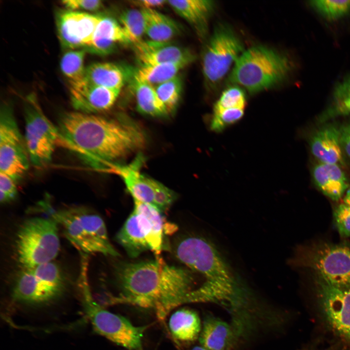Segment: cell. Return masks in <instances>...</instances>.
Here are the masks:
<instances>
[{
  "label": "cell",
  "mask_w": 350,
  "mask_h": 350,
  "mask_svg": "<svg viewBox=\"0 0 350 350\" xmlns=\"http://www.w3.org/2000/svg\"><path fill=\"white\" fill-rule=\"evenodd\" d=\"M129 44L131 42L120 23L111 17L101 16L91 41L85 50L105 55L114 52L120 45Z\"/></svg>",
  "instance_id": "cell-20"
},
{
  "label": "cell",
  "mask_w": 350,
  "mask_h": 350,
  "mask_svg": "<svg viewBox=\"0 0 350 350\" xmlns=\"http://www.w3.org/2000/svg\"><path fill=\"white\" fill-rule=\"evenodd\" d=\"M85 50L78 49L70 50L63 55L60 63V69L68 80L69 85H74L85 80Z\"/></svg>",
  "instance_id": "cell-29"
},
{
  "label": "cell",
  "mask_w": 350,
  "mask_h": 350,
  "mask_svg": "<svg viewBox=\"0 0 350 350\" xmlns=\"http://www.w3.org/2000/svg\"><path fill=\"white\" fill-rule=\"evenodd\" d=\"M157 93L168 113L176 108L182 91L183 82L177 75L172 79L154 87Z\"/></svg>",
  "instance_id": "cell-31"
},
{
  "label": "cell",
  "mask_w": 350,
  "mask_h": 350,
  "mask_svg": "<svg viewBox=\"0 0 350 350\" xmlns=\"http://www.w3.org/2000/svg\"><path fill=\"white\" fill-rule=\"evenodd\" d=\"M310 4L327 19L339 18L350 12V0H315Z\"/></svg>",
  "instance_id": "cell-32"
},
{
  "label": "cell",
  "mask_w": 350,
  "mask_h": 350,
  "mask_svg": "<svg viewBox=\"0 0 350 350\" xmlns=\"http://www.w3.org/2000/svg\"><path fill=\"white\" fill-rule=\"evenodd\" d=\"M58 224L52 218L33 217L24 221L16 235L15 250L22 269L52 262L58 255Z\"/></svg>",
  "instance_id": "cell-5"
},
{
  "label": "cell",
  "mask_w": 350,
  "mask_h": 350,
  "mask_svg": "<svg viewBox=\"0 0 350 350\" xmlns=\"http://www.w3.org/2000/svg\"><path fill=\"white\" fill-rule=\"evenodd\" d=\"M134 51L140 65L175 63L189 65L195 59L192 51L172 41L143 40L134 45Z\"/></svg>",
  "instance_id": "cell-17"
},
{
  "label": "cell",
  "mask_w": 350,
  "mask_h": 350,
  "mask_svg": "<svg viewBox=\"0 0 350 350\" xmlns=\"http://www.w3.org/2000/svg\"><path fill=\"white\" fill-rule=\"evenodd\" d=\"M119 19L131 43L134 45L143 40V36L145 35V21L141 9H126L121 13Z\"/></svg>",
  "instance_id": "cell-30"
},
{
  "label": "cell",
  "mask_w": 350,
  "mask_h": 350,
  "mask_svg": "<svg viewBox=\"0 0 350 350\" xmlns=\"http://www.w3.org/2000/svg\"><path fill=\"white\" fill-rule=\"evenodd\" d=\"M350 114V93L333 96L332 105L321 117L326 120L335 117Z\"/></svg>",
  "instance_id": "cell-36"
},
{
  "label": "cell",
  "mask_w": 350,
  "mask_h": 350,
  "mask_svg": "<svg viewBox=\"0 0 350 350\" xmlns=\"http://www.w3.org/2000/svg\"><path fill=\"white\" fill-rule=\"evenodd\" d=\"M174 256L192 271L204 276L206 281L234 284L232 273L214 245L195 235L177 238L171 248Z\"/></svg>",
  "instance_id": "cell-7"
},
{
  "label": "cell",
  "mask_w": 350,
  "mask_h": 350,
  "mask_svg": "<svg viewBox=\"0 0 350 350\" xmlns=\"http://www.w3.org/2000/svg\"><path fill=\"white\" fill-rule=\"evenodd\" d=\"M191 350H208L202 346H196L191 349Z\"/></svg>",
  "instance_id": "cell-44"
},
{
  "label": "cell",
  "mask_w": 350,
  "mask_h": 350,
  "mask_svg": "<svg viewBox=\"0 0 350 350\" xmlns=\"http://www.w3.org/2000/svg\"><path fill=\"white\" fill-rule=\"evenodd\" d=\"M312 154L324 164H344V153L339 136V127L329 124L322 126L312 135L310 140Z\"/></svg>",
  "instance_id": "cell-19"
},
{
  "label": "cell",
  "mask_w": 350,
  "mask_h": 350,
  "mask_svg": "<svg viewBox=\"0 0 350 350\" xmlns=\"http://www.w3.org/2000/svg\"><path fill=\"white\" fill-rule=\"evenodd\" d=\"M136 6L141 10L155 9L164 6L167 3V0H138L132 1Z\"/></svg>",
  "instance_id": "cell-41"
},
{
  "label": "cell",
  "mask_w": 350,
  "mask_h": 350,
  "mask_svg": "<svg viewBox=\"0 0 350 350\" xmlns=\"http://www.w3.org/2000/svg\"><path fill=\"white\" fill-rule=\"evenodd\" d=\"M154 226L150 219L140 211L134 209L117 233V242L129 257L134 258L151 250L153 241Z\"/></svg>",
  "instance_id": "cell-15"
},
{
  "label": "cell",
  "mask_w": 350,
  "mask_h": 350,
  "mask_svg": "<svg viewBox=\"0 0 350 350\" xmlns=\"http://www.w3.org/2000/svg\"><path fill=\"white\" fill-rule=\"evenodd\" d=\"M291 66L286 55L265 46H253L244 51L238 58L229 80L250 93H255L282 82Z\"/></svg>",
  "instance_id": "cell-3"
},
{
  "label": "cell",
  "mask_w": 350,
  "mask_h": 350,
  "mask_svg": "<svg viewBox=\"0 0 350 350\" xmlns=\"http://www.w3.org/2000/svg\"><path fill=\"white\" fill-rule=\"evenodd\" d=\"M315 183L322 193L334 201L341 198L349 183L340 166L318 162L312 170Z\"/></svg>",
  "instance_id": "cell-21"
},
{
  "label": "cell",
  "mask_w": 350,
  "mask_h": 350,
  "mask_svg": "<svg viewBox=\"0 0 350 350\" xmlns=\"http://www.w3.org/2000/svg\"><path fill=\"white\" fill-rule=\"evenodd\" d=\"M86 285L84 286V307L94 331L129 350H144L142 338L148 326H134L125 317L102 307L93 300Z\"/></svg>",
  "instance_id": "cell-11"
},
{
  "label": "cell",
  "mask_w": 350,
  "mask_h": 350,
  "mask_svg": "<svg viewBox=\"0 0 350 350\" xmlns=\"http://www.w3.org/2000/svg\"><path fill=\"white\" fill-rule=\"evenodd\" d=\"M133 82L136 108L138 112L155 117H164L168 114V112L154 86L134 78Z\"/></svg>",
  "instance_id": "cell-27"
},
{
  "label": "cell",
  "mask_w": 350,
  "mask_h": 350,
  "mask_svg": "<svg viewBox=\"0 0 350 350\" xmlns=\"http://www.w3.org/2000/svg\"><path fill=\"white\" fill-rule=\"evenodd\" d=\"M233 339L230 325L211 315H205L199 337L201 346L208 350H227Z\"/></svg>",
  "instance_id": "cell-24"
},
{
  "label": "cell",
  "mask_w": 350,
  "mask_h": 350,
  "mask_svg": "<svg viewBox=\"0 0 350 350\" xmlns=\"http://www.w3.org/2000/svg\"><path fill=\"white\" fill-rule=\"evenodd\" d=\"M339 136L343 153L350 158V121L339 127Z\"/></svg>",
  "instance_id": "cell-40"
},
{
  "label": "cell",
  "mask_w": 350,
  "mask_h": 350,
  "mask_svg": "<svg viewBox=\"0 0 350 350\" xmlns=\"http://www.w3.org/2000/svg\"><path fill=\"white\" fill-rule=\"evenodd\" d=\"M118 295L111 300L154 311L163 320L175 307L187 303L195 279L189 268L168 264L160 256L138 262H120L115 267Z\"/></svg>",
  "instance_id": "cell-1"
},
{
  "label": "cell",
  "mask_w": 350,
  "mask_h": 350,
  "mask_svg": "<svg viewBox=\"0 0 350 350\" xmlns=\"http://www.w3.org/2000/svg\"><path fill=\"white\" fill-rule=\"evenodd\" d=\"M130 74L129 69L120 65L97 62L86 68L85 78L89 84L96 86L122 89Z\"/></svg>",
  "instance_id": "cell-23"
},
{
  "label": "cell",
  "mask_w": 350,
  "mask_h": 350,
  "mask_svg": "<svg viewBox=\"0 0 350 350\" xmlns=\"http://www.w3.org/2000/svg\"><path fill=\"white\" fill-rule=\"evenodd\" d=\"M18 194L16 181L7 175L0 172V201L5 204L14 200Z\"/></svg>",
  "instance_id": "cell-38"
},
{
  "label": "cell",
  "mask_w": 350,
  "mask_h": 350,
  "mask_svg": "<svg viewBox=\"0 0 350 350\" xmlns=\"http://www.w3.org/2000/svg\"><path fill=\"white\" fill-rule=\"evenodd\" d=\"M155 192L154 206L161 212L166 211L175 199V193L157 180L151 178Z\"/></svg>",
  "instance_id": "cell-35"
},
{
  "label": "cell",
  "mask_w": 350,
  "mask_h": 350,
  "mask_svg": "<svg viewBox=\"0 0 350 350\" xmlns=\"http://www.w3.org/2000/svg\"><path fill=\"white\" fill-rule=\"evenodd\" d=\"M141 10L145 21V34L148 36L149 40L159 42L170 41L179 35L180 27L171 18L157 10Z\"/></svg>",
  "instance_id": "cell-26"
},
{
  "label": "cell",
  "mask_w": 350,
  "mask_h": 350,
  "mask_svg": "<svg viewBox=\"0 0 350 350\" xmlns=\"http://www.w3.org/2000/svg\"><path fill=\"white\" fill-rule=\"evenodd\" d=\"M169 328L176 340L182 342H192L199 338L202 327L196 312L182 308L172 314L169 320Z\"/></svg>",
  "instance_id": "cell-25"
},
{
  "label": "cell",
  "mask_w": 350,
  "mask_h": 350,
  "mask_svg": "<svg viewBox=\"0 0 350 350\" xmlns=\"http://www.w3.org/2000/svg\"><path fill=\"white\" fill-rule=\"evenodd\" d=\"M244 113V109L238 108L213 113L210 121V128L216 132H221L227 126L239 121Z\"/></svg>",
  "instance_id": "cell-34"
},
{
  "label": "cell",
  "mask_w": 350,
  "mask_h": 350,
  "mask_svg": "<svg viewBox=\"0 0 350 350\" xmlns=\"http://www.w3.org/2000/svg\"><path fill=\"white\" fill-rule=\"evenodd\" d=\"M343 203L350 206V187L347 190L343 199Z\"/></svg>",
  "instance_id": "cell-43"
},
{
  "label": "cell",
  "mask_w": 350,
  "mask_h": 350,
  "mask_svg": "<svg viewBox=\"0 0 350 350\" xmlns=\"http://www.w3.org/2000/svg\"><path fill=\"white\" fill-rule=\"evenodd\" d=\"M246 98L244 91L239 87L232 86L224 90L215 103L213 113L231 108L245 109Z\"/></svg>",
  "instance_id": "cell-33"
},
{
  "label": "cell",
  "mask_w": 350,
  "mask_h": 350,
  "mask_svg": "<svg viewBox=\"0 0 350 350\" xmlns=\"http://www.w3.org/2000/svg\"><path fill=\"white\" fill-rule=\"evenodd\" d=\"M350 93V76L345 78L335 88L333 96Z\"/></svg>",
  "instance_id": "cell-42"
},
{
  "label": "cell",
  "mask_w": 350,
  "mask_h": 350,
  "mask_svg": "<svg viewBox=\"0 0 350 350\" xmlns=\"http://www.w3.org/2000/svg\"><path fill=\"white\" fill-rule=\"evenodd\" d=\"M61 144L98 169L109 167L144 148L143 130L129 119H109L80 112L65 113L58 121Z\"/></svg>",
  "instance_id": "cell-2"
},
{
  "label": "cell",
  "mask_w": 350,
  "mask_h": 350,
  "mask_svg": "<svg viewBox=\"0 0 350 350\" xmlns=\"http://www.w3.org/2000/svg\"><path fill=\"white\" fill-rule=\"evenodd\" d=\"M71 103L78 112L93 114L110 109L117 101L121 89L96 86L85 79L70 86Z\"/></svg>",
  "instance_id": "cell-16"
},
{
  "label": "cell",
  "mask_w": 350,
  "mask_h": 350,
  "mask_svg": "<svg viewBox=\"0 0 350 350\" xmlns=\"http://www.w3.org/2000/svg\"><path fill=\"white\" fill-rule=\"evenodd\" d=\"M244 46L233 31L218 25L206 43L202 56V67L206 83L217 85L244 52Z\"/></svg>",
  "instance_id": "cell-10"
},
{
  "label": "cell",
  "mask_w": 350,
  "mask_h": 350,
  "mask_svg": "<svg viewBox=\"0 0 350 350\" xmlns=\"http://www.w3.org/2000/svg\"><path fill=\"white\" fill-rule=\"evenodd\" d=\"M101 16L71 10L58 12L56 18L57 35L62 46L78 50L89 45Z\"/></svg>",
  "instance_id": "cell-14"
},
{
  "label": "cell",
  "mask_w": 350,
  "mask_h": 350,
  "mask_svg": "<svg viewBox=\"0 0 350 350\" xmlns=\"http://www.w3.org/2000/svg\"><path fill=\"white\" fill-rule=\"evenodd\" d=\"M62 3L68 10L76 11L96 12L103 6L100 0H67L62 1Z\"/></svg>",
  "instance_id": "cell-39"
},
{
  "label": "cell",
  "mask_w": 350,
  "mask_h": 350,
  "mask_svg": "<svg viewBox=\"0 0 350 350\" xmlns=\"http://www.w3.org/2000/svg\"><path fill=\"white\" fill-rule=\"evenodd\" d=\"M24 101L25 145L32 164L42 167L52 160L60 134L45 115L35 93L28 95Z\"/></svg>",
  "instance_id": "cell-9"
},
{
  "label": "cell",
  "mask_w": 350,
  "mask_h": 350,
  "mask_svg": "<svg viewBox=\"0 0 350 350\" xmlns=\"http://www.w3.org/2000/svg\"><path fill=\"white\" fill-rule=\"evenodd\" d=\"M188 65L185 63L140 65L134 73L133 77L155 87L177 76Z\"/></svg>",
  "instance_id": "cell-28"
},
{
  "label": "cell",
  "mask_w": 350,
  "mask_h": 350,
  "mask_svg": "<svg viewBox=\"0 0 350 350\" xmlns=\"http://www.w3.org/2000/svg\"><path fill=\"white\" fill-rule=\"evenodd\" d=\"M143 159L140 154L131 163L126 165L113 164L108 170L120 176L134 200L154 206L155 192L151 178L144 175L140 171Z\"/></svg>",
  "instance_id": "cell-18"
},
{
  "label": "cell",
  "mask_w": 350,
  "mask_h": 350,
  "mask_svg": "<svg viewBox=\"0 0 350 350\" xmlns=\"http://www.w3.org/2000/svg\"><path fill=\"white\" fill-rule=\"evenodd\" d=\"M314 276L317 302L324 320L334 334L350 344V287Z\"/></svg>",
  "instance_id": "cell-12"
},
{
  "label": "cell",
  "mask_w": 350,
  "mask_h": 350,
  "mask_svg": "<svg viewBox=\"0 0 350 350\" xmlns=\"http://www.w3.org/2000/svg\"><path fill=\"white\" fill-rule=\"evenodd\" d=\"M292 263L332 284L350 287V245L321 243L300 248Z\"/></svg>",
  "instance_id": "cell-8"
},
{
  "label": "cell",
  "mask_w": 350,
  "mask_h": 350,
  "mask_svg": "<svg viewBox=\"0 0 350 350\" xmlns=\"http://www.w3.org/2000/svg\"><path fill=\"white\" fill-rule=\"evenodd\" d=\"M29 159L12 107L4 103L0 111V172L18 180L27 172Z\"/></svg>",
  "instance_id": "cell-13"
},
{
  "label": "cell",
  "mask_w": 350,
  "mask_h": 350,
  "mask_svg": "<svg viewBox=\"0 0 350 350\" xmlns=\"http://www.w3.org/2000/svg\"><path fill=\"white\" fill-rule=\"evenodd\" d=\"M167 4L190 23L199 35L207 32L208 21L214 8V1L208 0H167Z\"/></svg>",
  "instance_id": "cell-22"
},
{
  "label": "cell",
  "mask_w": 350,
  "mask_h": 350,
  "mask_svg": "<svg viewBox=\"0 0 350 350\" xmlns=\"http://www.w3.org/2000/svg\"><path fill=\"white\" fill-rule=\"evenodd\" d=\"M67 287L66 278L56 263L50 262L22 269L15 280L12 296L21 303L39 306L58 299Z\"/></svg>",
  "instance_id": "cell-6"
},
{
  "label": "cell",
  "mask_w": 350,
  "mask_h": 350,
  "mask_svg": "<svg viewBox=\"0 0 350 350\" xmlns=\"http://www.w3.org/2000/svg\"><path fill=\"white\" fill-rule=\"evenodd\" d=\"M335 225L344 237H350V206L344 203L338 205L333 213Z\"/></svg>",
  "instance_id": "cell-37"
},
{
  "label": "cell",
  "mask_w": 350,
  "mask_h": 350,
  "mask_svg": "<svg viewBox=\"0 0 350 350\" xmlns=\"http://www.w3.org/2000/svg\"><path fill=\"white\" fill-rule=\"evenodd\" d=\"M52 216L62 227L68 240L81 253L120 255L109 240L104 220L89 209L71 207L54 211Z\"/></svg>",
  "instance_id": "cell-4"
}]
</instances>
